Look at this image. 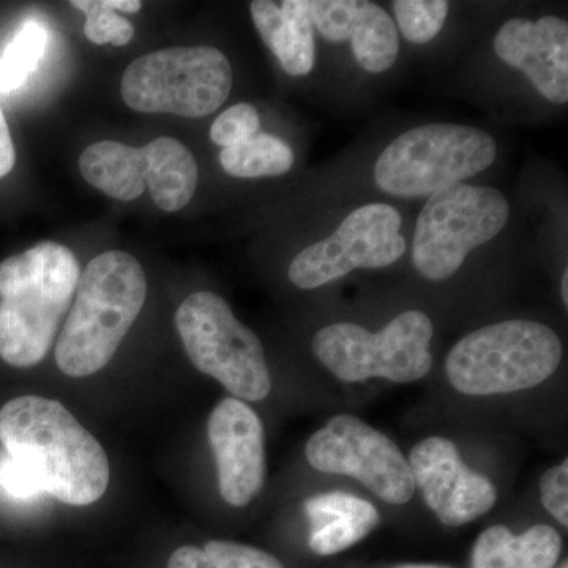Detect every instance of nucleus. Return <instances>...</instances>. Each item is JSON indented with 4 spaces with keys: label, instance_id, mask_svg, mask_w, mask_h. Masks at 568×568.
I'll list each match as a JSON object with an SVG mask.
<instances>
[{
    "label": "nucleus",
    "instance_id": "f257e3e1",
    "mask_svg": "<svg viewBox=\"0 0 568 568\" xmlns=\"http://www.w3.org/2000/svg\"><path fill=\"white\" fill-rule=\"evenodd\" d=\"M0 443L41 491L67 506H91L110 485V459L102 444L58 399H10L0 409Z\"/></svg>",
    "mask_w": 568,
    "mask_h": 568
},
{
    "label": "nucleus",
    "instance_id": "f03ea898",
    "mask_svg": "<svg viewBox=\"0 0 568 568\" xmlns=\"http://www.w3.org/2000/svg\"><path fill=\"white\" fill-rule=\"evenodd\" d=\"M80 276L74 254L55 242H43L0 263L3 362L29 368L47 357Z\"/></svg>",
    "mask_w": 568,
    "mask_h": 568
},
{
    "label": "nucleus",
    "instance_id": "7ed1b4c3",
    "mask_svg": "<svg viewBox=\"0 0 568 568\" xmlns=\"http://www.w3.org/2000/svg\"><path fill=\"white\" fill-rule=\"evenodd\" d=\"M148 280L132 254L111 250L93 257L80 276L77 298L55 345L63 375L85 377L110 364L140 316Z\"/></svg>",
    "mask_w": 568,
    "mask_h": 568
},
{
    "label": "nucleus",
    "instance_id": "20e7f679",
    "mask_svg": "<svg viewBox=\"0 0 568 568\" xmlns=\"http://www.w3.org/2000/svg\"><path fill=\"white\" fill-rule=\"evenodd\" d=\"M562 343L548 325L504 321L459 339L447 355L446 373L462 394H514L540 386L558 369Z\"/></svg>",
    "mask_w": 568,
    "mask_h": 568
},
{
    "label": "nucleus",
    "instance_id": "39448f33",
    "mask_svg": "<svg viewBox=\"0 0 568 568\" xmlns=\"http://www.w3.org/2000/svg\"><path fill=\"white\" fill-rule=\"evenodd\" d=\"M497 156L491 134L458 123H426L403 133L375 164L383 192L398 197L432 196L487 171Z\"/></svg>",
    "mask_w": 568,
    "mask_h": 568
},
{
    "label": "nucleus",
    "instance_id": "423d86ee",
    "mask_svg": "<svg viewBox=\"0 0 568 568\" xmlns=\"http://www.w3.org/2000/svg\"><path fill=\"white\" fill-rule=\"evenodd\" d=\"M233 88V69L213 47L166 48L141 55L123 73V102L133 111L200 119L219 110Z\"/></svg>",
    "mask_w": 568,
    "mask_h": 568
},
{
    "label": "nucleus",
    "instance_id": "0eeeda50",
    "mask_svg": "<svg viewBox=\"0 0 568 568\" xmlns=\"http://www.w3.org/2000/svg\"><path fill=\"white\" fill-rule=\"evenodd\" d=\"M433 335L432 320L409 310L376 334L353 323L327 325L317 332L312 347L317 361L343 383L383 377L409 384L424 379L432 369Z\"/></svg>",
    "mask_w": 568,
    "mask_h": 568
},
{
    "label": "nucleus",
    "instance_id": "6e6552de",
    "mask_svg": "<svg viewBox=\"0 0 568 568\" xmlns=\"http://www.w3.org/2000/svg\"><path fill=\"white\" fill-rule=\"evenodd\" d=\"M175 325L190 361L201 373L219 381L234 398H267L272 381L263 345L224 298L207 291L190 295L175 313Z\"/></svg>",
    "mask_w": 568,
    "mask_h": 568
},
{
    "label": "nucleus",
    "instance_id": "1a4fd4ad",
    "mask_svg": "<svg viewBox=\"0 0 568 568\" xmlns=\"http://www.w3.org/2000/svg\"><path fill=\"white\" fill-rule=\"evenodd\" d=\"M510 204L488 186L452 185L428 197L416 224L414 265L425 278L443 282L459 271L467 254L503 233Z\"/></svg>",
    "mask_w": 568,
    "mask_h": 568
},
{
    "label": "nucleus",
    "instance_id": "9d476101",
    "mask_svg": "<svg viewBox=\"0 0 568 568\" xmlns=\"http://www.w3.org/2000/svg\"><path fill=\"white\" fill-rule=\"evenodd\" d=\"M82 178L119 201H133L149 189L153 203L164 212H178L192 201L197 185V164L181 141L160 136L144 148L102 141L80 156Z\"/></svg>",
    "mask_w": 568,
    "mask_h": 568
},
{
    "label": "nucleus",
    "instance_id": "9b49d317",
    "mask_svg": "<svg viewBox=\"0 0 568 568\" xmlns=\"http://www.w3.org/2000/svg\"><path fill=\"white\" fill-rule=\"evenodd\" d=\"M313 469L354 477L379 499L403 506L416 493L409 462L398 446L361 418L339 414L306 440Z\"/></svg>",
    "mask_w": 568,
    "mask_h": 568
},
{
    "label": "nucleus",
    "instance_id": "f8f14e48",
    "mask_svg": "<svg viewBox=\"0 0 568 568\" xmlns=\"http://www.w3.org/2000/svg\"><path fill=\"white\" fill-rule=\"evenodd\" d=\"M402 215L388 204L355 209L331 237L306 246L290 265L291 283L316 290L355 268L388 267L406 253Z\"/></svg>",
    "mask_w": 568,
    "mask_h": 568
},
{
    "label": "nucleus",
    "instance_id": "ddd939ff",
    "mask_svg": "<svg viewBox=\"0 0 568 568\" xmlns=\"http://www.w3.org/2000/svg\"><path fill=\"white\" fill-rule=\"evenodd\" d=\"M414 485L420 488L426 506L446 526H463L484 517L497 500L495 485L474 473L446 437L420 440L410 452Z\"/></svg>",
    "mask_w": 568,
    "mask_h": 568
},
{
    "label": "nucleus",
    "instance_id": "4468645a",
    "mask_svg": "<svg viewBox=\"0 0 568 568\" xmlns=\"http://www.w3.org/2000/svg\"><path fill=\"white\" fill-rule=\"evenodd\" d=\"M207 436L215 455L220 495L230 506H248L264 485L263 422L242 399L224 398L209 417Z\"/></svg>",
    "mask_w": 568,
    "mask_h": 568
},
{
    "label": "nucleus",
    "instance_id": "2eb2a0df",
    "mask_svg": "<svg viewBox=\"0 0 568 568\" xmlns=\"http://www.w3.org/2000/svg\"><path fill=\"white\" fill-rule=\"evenodd\" d=\"M497 58L529 78L551 103L568 102V22L544 17L537 22L515 18L496 33Z\"/></svg>",
    "mask_w": 568,
    "mask_h": 568
},
{
    "label": "nucleus",
    "instance_id": "dca6fc26",
    "mask_svg": "<svg viewBox=\"0 0 568 568\" xmlns=\"http://www.w3.org/2000/svg\"><path fill=\"white\" fill-rule=\"evenodd\" d=\"M313 26L332 43L351 41L355 61L373 74L384 73L399 52L398 29L383 7L366 0H313Z\"/></svg>",
    "mask_w": 568,
    "mask_h": 568
},
{
    "label": "nucleus",
    "instance_id": "f3484780",
    "mask_svg": "<svg viewBox=\"0 0 568 568\" xmlns=\"http://www.w3.org/2000/svg\"><path fill=\"white\" fill-rule=\"evenodd\" d=\"M261 39L290 77H305L315 67V32L308 0H254L250 3Z\"/></svg>",
    "mask_w": 568,
    "mask_h": 568
},
{
    "label": "nucleus",
    "instance_id": "a211bd4d",
    "mask_svg": "<svg viewBox=\"0 0 568 568\" xmlns=\"http://www.w3.org/2000/svg\"><path fill=\"white\" fill-rule=\"evenodd\" d=\"M312 523L310 548L320 556L338 555L368 536L379 523L376 507L349 493H321L305 500Z\"/></svg>",
    "mask_w": 568,
    "mask_h": 568
},
{
    "label": "nucleus",
    "instance_id": "6ab92c4d",
    "mask_svg": "<svg viewBox=\"0 0 568 568\" xmlns=\"http://www.w3.org/2000/svg\"><path fill=\"white\" fill-rule=\"evenodd\" d=\"M562 551L558 530L537 525L521 536L506 526H491L478 536L473 568H552Z\"/></svg>",
    "mask_w": 568,
    "mask_h": 568
},
{
    "label": "nucleus",
    "instance_id": "aec40b11",
    "mask_svg": "<svg viewBox=\"0 0 568 568\" xmlns=\"http://www.w3.org/2000/svg\"><path fill=\"white\" fill-rule=\"evenodd\" d=\"M220 164L233 178H274L293 168L294 152L280 138L257 133L241 144L223 149Z\"/></svg>",
    "mask_w": 568,
    "mask_h": 568
},
{
    "label": "nucleus",
    "instance_id": "412c9836",
    "mask_svg": "<svg viewBox=\"0 0 568 568\" xmlns=\"http://www.w3.org/2000/svg\"><path fill=\"white\" fill-rule=\"evenodd\" d=\"M168 568H284L275 556L263 549L211 540L203 548L181 547L168 560Z\"/></svg>",
    "mask_w": 568,
    "mask_h": 568
},
{
    "label": "nucleus",
    "instance_id": "4be33fe9",
    "mask_svg": "<svg viewBox=\"0 0 568 568\" xmlns=\"http://www.w3.org/2000/svg\"><path fill=\"white\" fill-rule=\"evenodd\" d=\"M48 44V32L39 21H26L0 55V92L20 89L37 70Z\"/></svg>",
    "mask_w": 568,
    "mask_h": 568
},
{
    "label": "nucleus",
    "instance_id": "5701e85b",
    "mask_svg": "<svg viewBox=\"0 0 568 568\" xmlns=\"http://www.w3.org/2000/svg\"><path fill=\"white\" fill-rule=\"evenodd\" d=\"M394 6L399 31L407 41L425 44L435 39L446 24V0H396Z\"/></svg>",
    "mask_w": 568,
    "mask_h": 568
},
{
    "label": "nucleus",
    "instance_id": "b1692460",
    "mask_svg": "<svg viewBox=\"0 0 568 568\" xmlns=\"http://www.w3.org/2000/svg\"><path fill=\"white\" fill-rule=\"evenodd\" d=\"M71 6L85 13L84 33L92 43L123 47L134 37L132 22L112 10L108 0H73Z\"/></svg>",
    "mask_w": 568,
    "mask_h": 568
},
{
    "label": "nucleus",
    "instance_id": "393cba45",
    "mask_svg": "<svg viewBox=\"0 0 568 568\" xmlns=\"http://www.w3.org/2000/svg\"><path fill=\"white\" fill-rule=\"evenodd\" d=\"M260 114L248 103H239L222 112L212 123L211 140L223 149L233 148L260 132Z\"/></svg>",
    "mask_w": 568,
    "mask_h": 568
},
{
    "label": "nucleus",
    "instance_id": "a878e982",
    "mask_svg": "<svg viewBox=\"0 0 568 568\" xmlns=\"http://www.w3.org/2000/svg\"><path fill=\"white\" fill-rule=\"evenodd\" d=\"M541 504L560 525L568 526V463L551 467L541 476Z\"/></svg>",
    "mask_w": 568,
    "mask_h": 568
},
{
    "label": "nucleus",
    "instance_id": "bb28decb",
    "mask_svg": "<svg viewBox=\"0 0 568 568\" xmlns=\"http://www.w3.org/2000/svg\"><path fill=\"white\" fill-rule=\"evenodd\" d=\"M0 488L13 499H31L41 489L31 474L7 455L0 459Z\"/></svg>",
    "mask_w": 568,
    "mask_h": 568
},
{
    "label": "nucleus",
    "instance_id": "cd10ccee",
    "mask_svg": "<svg viewBox=\"0 0 568 568\" xmlns=\"http://www.w3.org/2000/svg\"><path fill=\"white\" fill-rule=\"evenodd\" d=\"M14 163H17V151H14L13 138L0 108V179L13 171Z\"/></svg>",
    "mask_w": 568,
    "mask_h": 568
},
{
    "label": "nucleus",
    "instance_id": "c85d7f7f",
    "mask_svg": "<svg viewBox=\"0 0 568 568\" xmlns=\"http://www.w3.org/2000/svg\"><path fill=\"white\" fill-rule=\"evenodd\" d=\"M560 293H562V301L566 306L568 305V271L564 272L562 282H560Z\"/></svg>",
    "mask_w": 568,
    "mask_h": 568
},
{
    "label": "nucleus",
    "instance_id": "c756f323",
    "mask_svg": "<svg viewBox=\"0 0 568 568\" xmlns=\"http://www.w3.org/2000/svg\"><path fill=\"white\" fill-rule=\"evenodd\" d=\"M395 568H447V567L426 566V564H405V566H398Z\"/></svg>",
    "mask_w": 568,
    "mask_h": 568
},
{
    "label": "nucleus",
    "instance_id": "7c9ffc66",
    "mask_svg": "<svg viewBox=\"0 0 568 568\" xmlns=\"http://www.w3.org/2000/svg\"><path fill=\"white\" fill-rule=\"evenodd\" d=\"M560 568H568V566H567V564H564V566H562V567H560Z\"/></svg>",
    "mask_w": 568,
    "mask_h": 568
}]
</instances>
